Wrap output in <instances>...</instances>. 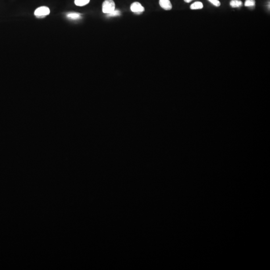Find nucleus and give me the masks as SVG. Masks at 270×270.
Returning a JSON list of instances; mask_svg holds the SVG:
<instances>
[{
    "label": "nucleus",
    "mask_w": 270,
    "mask_h": 270,
    "mask_svg": "<svg viewBox=\"0 0 270 270\" xmlns=\"http://www.w3.org/2000/svg\"><path fill=\"white\" fill-rule=\"evenodd\" d=\"M115 10V4L113 0H105L102 5V11L104 13H110Z\"/></svg>",
    "instance_id": "obj_1"
},
{
    "label": "nucleus",
    "mask_w": 270,
    "mask_h": 270,
    "mask_svg": "<svg viewBox=\"0 0 270 270\" xmlns=\"http://www.w3.org/2000/svg\"><path fill=\"white\" fill-rule=\"evenodd\" d=\"M50 13L49 8L45 6L37 8L35 11L34 15L38 18H44L49 15Z\"/></svg>",
    "instance_id": "obj_2"
},
{
    "label": "nucleus",
    "mask_w": 270,
    "mask_h": 270,
    "mask_svg": "<svg viewBox=\"0 0 270 270\" xmlns=\"http://www.w3.org/2000/svg\"><path fill=\"white\" fill-rule=\"evenodd\" d=\"M131 10L135 13L140 14L145 11V9L139 2H134L131 6Z\"/></svg>",
    "instance_id": "obj_3"
},
{
    "label": "nucleus",
    "mask_w": 270,
    "mask_h": 270,
    "mask_svg": "<svg viewBox=\"0 0 270 270\" xmlns=\"http://www.w3.org/2000/svg\"><path fill=\"white\" fill-rule=\"evenodd\" d=\"M160 5L165 10H170L172 8V5L170 0H160Z\"/></svg>",
    "instance_id": "obj_4"
},
{
    "label": "nucleus",
    "mask_w": 270,
    "mask_h": 270,
    "mask_svg": "<svg viewBox=\"0 0 270 270\" xmlns=\"http://www.w3.org/2000/svg\"><path fill=\"white\" fill-rule=\"evenodd\" d=\"M203 8V5L202 3L200 2H196L193 4H192L191 5V9L192 10H197V9H201Z\"/></svg>",
    "instance_id": "obj_5"
},
{
    "label": "nucleus",
    "mask_w": 270,
    "mask_h": 270,
    "mask_svg": "<svg viewBox=\"0 0 270 270\" xmlns=\"http://www.w3.org/2000/svg\"><path fill=\"white\" fill-rule=\"evenodd\" d=\"M242 4L240 0H232L230 2V6L232 8H239L242 6Z\"/></svg>",
    "instance_id": "obj_6"
},
{
    "label": "nucleus",
    "mask_w": 270,
    "mask_h": 270,
    "mask_svg": "<svg viewBox=\"0 0 270 270\" xmlns=\"http://www.w3.org/2000/svg\"><path fill=\"white\" fill-rule=\"evenodd\" d=\"M67 17L72 20H77L81 17L80 14L77 13H71L67 15Z\"/></svg>",
    "instance_id": "obj_7"
},
{
    "label": "nucleus",
    "mask_w": 270,
    "mask_h": 270,
    "mask_svg": "<svg viewBox=\"0 0 270 270\" xmlns=\"http://www.w3.org/2000/svg\"><path fill=\"white\" fill-rule=\"evenodd\" d=\"M90 0H75V4L78 6H84L88 4Z\"/></svg>",
    "instance_id": "obj_8"
},
{
    "label": "nucleus",
    "mask_w": 270,
    "mask_h": 270,
    "mask_svg": "<svg viewBox=\"0 0 270 270\" xmlns=\"http://www.w3.org/2000/svg\"><path fill=\"white\" fill-rule=\"evenodd\" d=\"M255 0H246L245 2V6L246 7H254L255 6Z\"/></svg>",
    "instance_id": "obj_9"
},
{
    "label": "nucleus",
    "mask_w": 270,
    "mask_h": 270,
    "mask_svg": "<svg viewBox=\"0 0 270 270\" xmlns=\"http://www.w3.org/2000/svg\"><path fill=\"white\" fill-rule=\"evenodd\" d=\"M120 14H121V12L120 11L117 10H115L114 11L111 12L110 13L108 14L107 16L109 17H116V16H119Z\"/></svg>",
    "instance_id": "obj_10"
},
{
    "label": "nucleus",
    "mask_w": 270,
    "mask_h": 270,
    "mask_svg": "<svg viewBox=\"0 0 270 270\" xmlns=\"http://www.w3.org/2000/svg\"><path fill=\"white\" fill-rule=\"evenodd\" d=\"M208 1L216 7H219L221 5V3L219 0H208Z\"/></svg>",
    "instance_id": "obj_11"
},
{
    "label": "nucleus",
    "mask_w": 270,
    "mask_h": 270,
    "mask_svg": "<svg viewBox=\"0 0 270 270\" xmlns=\"http://www.w3.org/2000/svg\"><path fill=\"white\" fill-rule=\"evenodd\" d=\"M193 0H184V1L186 2V3H190Z\"/></svg>",
    "instance_id": "obj_12"
}]
</instances>
